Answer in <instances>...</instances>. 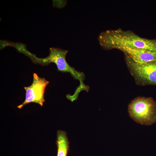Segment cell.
I'll return each mask as SVG.
<instances>
[{
	"instance_id": "cell-1",
	"label": "cell",
	"mask_w": 156,
	"mask_h": 156,
	"mask_svg": "<svg viewBox=\"0 0 156 156\" xmlns=\"http://www.w3.org/2000/svg\"><path fill=\"white\" fill-rule=\"evenodd\" d=\"M98 39L101 47L106 50L127 47L156 51V39L142 38L132 31L120 28L103 31Z\"/></svg>"
},
{
	"instance_id": "cell-2",
	"label": "cell",
	"mask_w": 156,
	"mask_h": 156,
	"mask_svg": "<svg viewBox=\"0 0 156 156\" xmlns=\"http://www.w3.org/2000/svg\"><path fill=\"white\" fill-rule=\"evenodd\" d=\"M68 52L67 50L58 48L51 47L49 48V54L47 57L40 58L35 55L32 61L35 64L42 66L47 65L53 63L56 65L57 71L70 73L74 79L78 80L80 83L79 85L73 94L74 96L77 97L81 91L85 90L88 92L90 87L84 83L85 79L84 73L76 70L67 62L66 57Z\"/></svg>"
},
{
	"instance_id": "cell-3",
	"label": "cell",
	"mask_w": 156,
	"mask_h": 156,
	"mask_svg": "<svg viewBox=\"0 0 156 156\" xmlns=\"http://www.w3.org/2000/svg\"><path fill=\"white\" fill-rule=\"evenodd\" d=\"M130 117L136 122L149 126L156 122V102L151 97H138L128 106Z\"/></svg>"
},
{
	"instance_id": "cell-4",
	"label": "cell",
	"mask_w": 156,
	"mask_h": 156,
	"mask_svg": "<svg viewBox=\"0 0 156 156\" xmlns=\"http://www.w3.org/2000/svg\"><path fill=\"white\" fill-rule=\"evenodd\" d=\"M125 59L131 73L138 84L156 85V61L139 64L126 55Z\"/></svg>"
},
{
	"instance_id": "cell-5",
	"label": "cell",
	"mask_w": 156,
	"mask_h": 156,
	"mask_svg": "<svg viewBox=\"0 0 156 156\" xmlns=\"http://www.w3.org/2000/svg\"><path fill=\"white\" fill-rule=\"evenodd\" d=\"M33 81L31 85L24 87L25 90V99L17 107L21 109L30 103L43 105L45 101L44 94L45 88L49 82L44 78L39 77L36 73L33 74Z\"/></svg>"
},
{
	"instance_id": "cell-6",
	"label": "cell",
	"mask_w": 156,
	"mask_h": 156,
	"mask_svg": "<svg viewBox=\"0 0 156 156\" xmlns=\"http://www.w3.org/2000/svg\"><path fill=\"white\" fill-rule=\"evenodd\" d=\"M128 56L134 62L144 64L156 61V51L146 49L120 47L118 49Z\"/></svg>"
},
{
	"instance_id": "cell-7",
	"label": "cell",
	"mask_w": 156,
	"mask_h": 156,
	"mask_svg": "<svg viewBox=\"0 0 156 156\" xmlns=\"http://www.w3.org/2000/svg\"><path fill=\"white\" fill-rule=\"evenodd\" d=\"M56 144L57 147V156H67L69 142L66 132L61 130L57 131Z\"/></svg>"
}]
</instances>
